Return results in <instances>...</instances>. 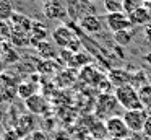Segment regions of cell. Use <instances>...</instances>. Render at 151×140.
Instances as JSON below:
<instances>
[{
    "mask_svg": "<svg viewBox=\"0 0 151 140\" xmlns=\"http://www.w3.org/2000/svg\"><path fill=\"white\" fill-rule=\"evenodd\" d=\"M52 41L57 47L62 49H68L70 52L76 54L80 49V41L76 39V34L72 28H68L67 25H60L57 26L55 29L52 31Z\"/></svg>",
    "mask_w": 151,
    "mask_h": 140,
    "instance_id": "cell-1",
    "label": "cell"
},
{
    "mask_svg": "<svg viewBox=\"0 0 151 140\" xmlns=\"http://www.w3.org/2000/svg\"><path fill=\"white\" fill-rule=\"evenodd\" d=\"M114 94H115V98H117L120 107H124L125 111L143 109V104H141L138 90L133 86V85H125V86L115 88Z\"/></svg>",
    "mask_w": 151,
    "mask_h": 140,
    "instance_id": "cell-2",
    "label": "cell"
},
{
    "mask_svg": "<svg viewBox=\"0 0 151 140\" xmlns=\"http://www.w3.org/2000/svg\"><path fill=\"white\" fill-rule=\"evenodd\" d=\"M120 107L117 98H115L114 93H102L101 96L98 98V103H96V114L99 117H104L106 120L109 117H114V116H119L117 114V109Z\"/></svg>",
    "mask_w": 151,
    "mask_h": 140,
    "instance_id": "cell-3",
    "label": "cell"
},
{
    "mask_svg": "<svg viewBox=\"0 0 151 140\" xmlns=\"http://www.w3.org/2000/svg\"><path fill=\"white\" fill-rule=\"evenodd\" d=\"M148 114L150 112H148L146 109H135V111H124L122 117H124L125 124H127L128 130H130L132 133H141Z\"/></svg>",
    "mask_w": 151,
    "mask_h": 140,
    "instance_id": "cell-4",
    "label": "cell"
},
{
    "mask_svg": "<svg viewBox=\"0 0 151 140\" xmlns=\"http://www.w3.org/2000/svg\"><path fill=\"white\" fill-rule=\"evenodd\" d=\"M106 132L112 137V139H128L132 135V132L128 130L127 124H125L124 117L122 116H114L109 117L104 124Z\"/></svg>",
    "mask_w": 151,
    "mask_h": 140,
    "instance_id": "cell-5",
    "label": "cell"
},
{
    "mask_svg": "<svg viewBox=\"0 0 151 140\" xmlns=\"http://www.w3.org/2000/svg\"><path fill=\"white\" fill-rule=\"evenodd\" d=\"M44 15L50 20H65L68 12H67V3L63 0H46L42 5Z\"/></svg>",
    "mask_w": 151,
    "mask_h": 140,
    "instance_id": "cell-6",
    "label": "cell"
},
{
    "mask_svg": "<svg viewBox=\"0 0 151 140\" xmlns=\"http://www.w3.org/2000/svg\"><path fill=\"white\" fill-rule=\"evenodd\" d=\"M106 25L112 33H120V31H128V28H132V23L128 15H125L124 12L120 13H111L106 15Z\"/></svg>",
    "mask_w": 151,
    "mask_h": 140,
    "instance_id": "cell-7",
    "label": "cell"
},
{
    "mask_svg": "<svg viewBox=\"0 0 151 140\" xmlns=\"http://www.w3.org/2000/svg\"><path fill=\"white\" fill-rule=\"evenodd\" d=\"M24 106L34 116H44L49 111V103H47V99L42 94H34V96H31L29 99L24 101Z\"/></svg>",
    "mask_w": 151,
    "mask_h": 140,
    "instance_id": "cell-8",
    "label": "cell"
},
{
    "mask_svg": "<svg viewBox=\"0 0 151 140\" xmlns=\"http://www.w3.org/2000/svg\"><path fill=\"white\" fill-rule=\"evenodd\" d=\"M107 80L111 81V85L115 88L125 86V85H132V75L130 72L124 70V68H112L107 75Z\"/></svg>",
    "mask_w": 151,
    "mask_h": 140,
    "instance_id": "cell-9",
    "label": "cell"
},
{
    "mask_svg": "<svg viewBox=\"0 0 151 140\" xmlns=\"http://www.w3.org/2000/svg\"><path fill=\"white\" fill-rule=\"evenodd\" d=\"M12 28L13 31H20V33H26V34H31V29H33V20L29 16L23 15V13L15 12L13 16L10 18Z\"/></svg>",
    "mask_w": 151,
    "mask_h": 140,
    "instance_id": "cell-10",
    "label": "cell"
},
{
    "mask_svg": "<svg viewBox=\"0 0 151 140\" xmlns=\"http://www.w3.org/2000/svg\"><path fill=\"white\" fill-rule=\"evenodd\" d=\"M78 25L81 29H85L86 33H99L102 29V21L98 15H86L83 18L78 20Z\"/></svg>",
    "mask_w": 151,
    "mask_h": 140,
    "instance_id": "cell-11",
    "label": "cell"
},
{
    "mask_svg": "<svg viewBox=\"0 0 151 140\" xmlns=\"http://www.w3.org/2000/svg\"><path fill=\"white\" fill-rule=\"evenodd\" d=\"M49 29H47L46 25H42V23H37V21H33V29H31V46H34L36 47L39 42L42 41H47V38H49Z\"/></svg>",
    "mask_w": 151,
    "mask_h": 140,
    "instance_id": "cell-12",
    "label": "cell"
},
{
    "mask_svg": "<svg viewBox=\"0 0 151 140\" xmlns=\"http://www.w3.org/2000/svg\"><path fill=\"white\" fill-rule=\"evenodd\" d=\"M128 18H130L132 26H146V25H150L151 12L146 8V5H145V7H141L140 10L133 12L132 15H128Z\"/></svg>",
    "mask_w": 151,
    "mask_h": 140,
    "instance_id": "cell-13",
    "label": "cell"
},
{
    "mask_svg": "<svg viewBox=\"0 0 151 140\" xmlns=\"http://www.w3.org/2000/svg\"><path fill=\"white\" fill-rule=\"evenodd\" d=\"M0 59L4 60L5 65H10V64H15V62L20 60V54H18L17 49L10 42H5V44L0 46Z\"/></svg>",
    "mask_w": 151,
    "mask_h": 140,
    "instance_id": "cell-14",
    "label": "cell"
},
{
    "mask_svg": "<svg viewBox=\"0 0 151 140\" xmlns=\"http://www.w3.org/2000/svg\"><path fill=\"white\" fill-rule=\"evenodd\" d=\"M36 51L39 52V57H42V60H52L57 57V46L52 44L50 41H42L36 46Z\"/></svg>",
    "mask_w": 151,
    "mask_h": 140,
    "instance_id": "cell-15",
    "label": "cell"
},
{
    "mask_svg": "<svg viewBox=\"0 0 151 140\" xmlns=\"http://www.w3.org/2000/svg\"><path fill=\"white\" fill-rule=\"evenodd\" d=\"M34 129V119L33 116H20V119L17 120V125H15V130L20 133V137L23 139L26 133H33Z\"/></svg>",
    "mask_w": 151,
    "mask_h": 140,
    "instance_id": "cell-16",
    "label": "cell"
},
{
    "mask_svg": "<svg viewBox=\"0 0 151 140\" xmlns=\"http://www.w3.org/2000/svg\"><path fill=\"white\" fill-rule=\"evenodd\" d=\"M17 94L21 98L23 101L29 99L31 96L37 94V85L33 83V81H21L17 88Z\"/></svg>",
    "mask_w": 151,
    "mask_h": 140,
    "instance_id": "cell-17",
    "label": "cell"
},
{
    "mask_svg": "<svg viewBox=\"0 0 151 140\" xmlns=\"http://www.w3.org/2000/svg\"><path fill=\"white\" fill-rule=\"evenodd\" d=\"M80 77L85 78V81H88V83H94V85H99L104 80V78L101 80L99 72L96 70V68H93L91 65H85V67L81 68V72H80Z\"/></svg>",
    "mask_w": 151,
    "mask_h": 140,
    "instance_id": "cell-18",
    "label": "cell"
},
{
    "mask_svg": "<svg viewBox=\"0 0 151 140\" xmlns=\"http://www.w3.org/2000/svg\"><path fill=\"white\" fill-rule=\"evenodd\" d=\"M8 42L13 47H26V46H31V36L26 34V33L12 31V36H10V41Z\"/></svg>",
    "mask_w": 151,
    "mask_h": 140,
    "instance_id": "cell-19",
    "label": "cell"
},
{
    "mask_svg": "<svg viewBox=\"0 0 151 140\" xmlns=\"http://www.w3.org/2000/svg\"><path fill=\"white\" fill-rule=\"evenodd\" d=\"M138 94H140L143 109H146L148 112H151V83H146L141 88H138Z\"/></svg>",
    "mask_w": 151,
    "mask_h": 140,
    "instance_id": "cell-20",
    "label": "cell"
},
{
    "mask_svg": "<svg viewBox=\"0 0 151 140\" xmlns=\"http://www.w3.org/2000/svg\"><path fill=\"white\" fill-rule=\"evenodd\" d=\"M13 13L15 10L12 0H0V21H10Z\"/></svg>",
    "mask_w": 151,
    "mask_h": 140,
    "instance_id": "cell-21",
    "label": "cell"
},
{
    "mask_svg": "<svg viewBox=\"0 0 151 140\" xmlns=\"http://www.w3.org/2000/svg\"><path fill=\"white\" fill-rule=\"evenodd\" d=\"M102 3H104V10L107 12V15L124 12V0H102Z\"/></svg>",
    "mask_w": 151,
    "mask_h": 140,
    "instance_id": "cell-22",
    "label": "cell"
},
{
    "mask_svg": "<svg viewBox=\"0 0 151 140\" xmlns=\"http://www.w3.org/2000/svg\"><path fill=\"white\" fill-rule=\"evenodd\" d=\"M12 31H13V28H12L10 21H0V44H5L10 41Z\"/></svg>",
    "mask_w": 151,
    "mask_h": 140,
    "instance_id": "cell-23",
    "label": "cell"
},
{
    "mask_svg": "<svg viewBox=\"0 0 151 140\" xmlns=\"http://www.w3.org/2000/svg\"><path fill=\"white\" fill-rule=\"evenodd\" d=\"M141 7H145L143 0H124V13L125 15H132L133 12L140 10Z\"/></svg>",
    "mask_w": 151,
    "mask_h": 140,
    "instance_id": "cell-24",
    "label": "cell"
},
{
    "mask_svg": "<svg viewBox=\"0 0 151 140\" xmlns=\"http://www.w3.org/2000/svg\"><path fill=\"white\" fill-rule=\"evenodd\" d=\"M132 38H133V34L130 33V29H128V31L114 33V39L119 46H128L132 42Z\"/></svg>",
    "mask_w": 151,
    "mask_h": 140,
    "instance_id": "cell-25",
    "label": "cell"
},
{
    "mask_svg": "<svg viewBox=\"0 0 151 140\" xmlns=\"http://www.w3.org/2000/svg\"><path fill=\"white\" fill-rule=\"evenodd\" d=\"M54 70H55V64L52 60H41L37 64V72H41V73H50Z\"/></svg>",
    "mask_w": 151,
    "mask_h": 140,
    "instance_id": "cell-26",
    "label": "cell"
},
{
    "mask_svg": "<svg viewBox=\"0 0 151 140\" xmlns=\"http://www.w3.org/2000/svg\"><path fill=\"white\" fill-rule=\"evenodd\" d=\"M88 62H89V57L86 55V52H76V54L73 55V60L70 65H75V64L81 65V64H88Z\"/></svg>",
    "mask_w": 151,
    "mask_h": 140,
    "instance_id": "cell-27",
    "label": "cell"
},
{
    "mask_svg": "<svg viewBox=\"0 0 151 140\" xmlns=\"http://www.w3.org/2000/svg\"><path fill=\"white\" fill-rule=\"evenodd\" d=\"M143 133L146 139H151V112L148 114V117H146V122H145V127H143Z\"/></svg>",
    "mask_w": 151,
    "mask_h": 140,
    "instance_id": "cell-28",
    "label": "cell"
},
{
    "mask_svg": "<svg viewBox=\"0 0 151 140\" xmlns=\"http://www.w3.org/2000/svg\"><path fill=\"white\" fill-rule=\"evenodd\" d=\"M5 140H21V137L17 130H8L5 132Z\"/></svg>",
    "mask_w": 151,
    "mask_h": 140,
    "instance_id": "cell-29",
    "label": "cell"
},
{
    "mask_svg": "<svg viewBox=\"0 0 151 140\" xmlns=\"http://www.w3.org/2000/svg\"><path fill=\"white\" fill-rule=\"evenodd\" d=\"M31 139L33 140H47V135L42 130H34V132L31 133Z\"/></svg>",
    "mask_w": 151,
    "mask_h": 140,
    "instance_id": "cell-30",
    "label": "cell"
},
{
    "mask_svg": "<svg viewBox=\"0 0 151 140\" xmlns=\"http://www.w3.org/2000/svg\"><path fill=\"white\" fill-rule=\"evenodd\" d=\"M143 34H145V39L151 44V25H146L143 29Z\"/></svg>",
    "mask_w": 151,
    "mask_h": 140,
    "instance_id": "cell-31",
    "label": "cell"
},
{
    "mask_svg": "<svg viewBox=\"0 0 151 140\" xmlns=\"http://www.w3.org/2000/svg\"><path fill=\"white\" fill-rule=\"evenodd\" d=\"M4 99H7V96H5V91H4V88H0V103Z\"/></svg>",
    "mask_w": 151,
    "mask_h": 140,
    "instance_id": "cell-32",
    "label": "cell"
},
{
    "mask_svg": "<svg viewBox=\"0 0 151 140\" xmlns=\"http://www.w3.org/2000/svg\"><path fill=\"white\" fill-rule=\"evenodd\" d=\"M4 67H5V64H4V60H2V59H0V72L4 70Z\"/></svg>",
    "mask_w": 151,
    "mask_h": 140,
    "instance_id": "cell-33",
    "label": "cell"
},
{
    "mask_svg": "<svg viewBox=\"0 0 151 140\" xmlns=\"http://www.w3.org/2000/svg\"><path fill=\"white\" fill-rule=\"evenodd\" d=\"M112 140H128V139H112Z\"/></svg>",
    "mask_w": 151,
    "mask_h": 140,
    "instance_id": "cell-34",
    "label": "cell"
},
{
    "mask_svg": "<svg viewBox=\"0 0 151 140\" xmlns=\"http://www.w3.org/2000/svg\"><path fill=\"white\" fill-rule=\"evenodd\" d=\"M86 2H89V3H91V2H96V0H86Z\"/></svg>",
    "mask_w": 151,
    "mask_h": 140,
    "instance_id": "cell-35",
    "label": "cell"
},
{
    "mask_svg": "<svg viewBox=\"0 0 151 140\" xmlns=\"http://www.w3.org/2000/svg\"><path fill=\"white\" fill-rule=\"evenodd\" d=\"M143 2H146V3H148V2H151V0H143Z\"/></svg>",
    "mask_w": 151,
    "mask_h": 140,
    "instance_id": "cell-36",
    "label": "cell"
},
{
    "mask_svg": "<svg viewBox=\"0 0 151 140\" xmlns=\"http://www.w3.org/2000/svg\"><path fill=\"white\" fill-rule=\"evenodd\" d=\"M26 140H33V139H31V137H29V139H26Z\"/></svg>",
    "mask_w": 151,
    "mask_h": 140,
    "instance_id": "cell-37",
    "label": "cell"
},
{
    "mask_svg": "<svg viewBox=\"0 0 151 140\" xmlns=\"http://www.w3.org/2000/svg\"><path fill=\"white\" fill-rule=\"evenodd\" d=\"M148 140H151V139H148Z\"/></svg>",
    "mask_w": 151,
    "mask_h": 140,
    "instance_id": "cell-38",
    "label": "cell"
},
{
    "mask_svg": "<svg viewBox=\"0 0 151 140\" xmlns=\"http://www.w3.org/2000/svg\"><path fill=\"white\" fill-rule=\"evenodd\" d=\"M0 46H2V44H0Z\"/></svg>",
    "mask_w": 151,
    "mask_h": 140,
    "instance_id": "cell-39",
    "label": "cell"
}]
</instances>
